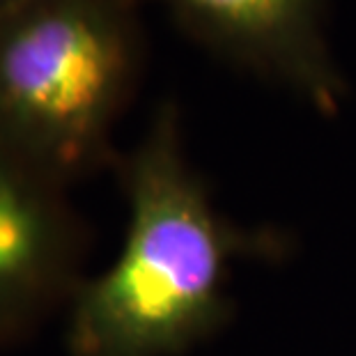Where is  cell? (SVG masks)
Segmentation results:
<instances>
[{
    "label": "cell",
    "instance_id": "cell-5",
    "mask_svg": "<svg viewBox=\"0 0 356 356\" xmlns=\"http://www.w3.org/2000/svg\"><path fill=\"white\" fill-rule=\"evenodd\" d=\"M21 3V0H0V14H5L7 10H12L14 5Z\"/></svg>",
    "mask_w": 356,
    "mask_h": 356
},
{
    "label": "cell",
    "instance_id": "cell-3",
    "mask_svg": "<svg viewBox=\"0 0 356 356\" xmlns=\"http://www.w3.org/2000/svg\"><path fill=\"white\" fill-rule=\"evenodd\" d=\"M179 28L228 63L336 115L347 83L327 37V0H159Z\"/></svg>",
    "mask_w": 356,
    "mask_h": 356
},
{
    "label": "cell",
    "instance_id": "cell-2",
    "mask_svg": "<svg viewBox=\"0 0 356 356\" xmlns=\"http://www.w3.org/2000/svg\"><path fill=\"white\" fill-rule=\"evenodd\" d=\"M140 65L136 0H21L0 14V145L63 186L113 165Z\"/></svg>",
    "mask_w": 356,
    "mask_h": 356
},
{
    "label": "cell",
    "instance_id": "cell-1",
    "mask_svg": "<svg viewBox=\"0 0 356 356\" xmlns=\"http://www.w3.org/2000/svg\"><path fill=\"white\" fill-rule=\"evenodd\" d=\"M129 221L122 248L70 299V356H181L232 320L237 260H280L290 239L225 218L184 152L179 111L159 106L143 138L118 154Z\"/></svg>",
    "mask_w": 356,
    "mask_h": 356
},
{
    "label": "cell",
    "instance_id": "cell-4",
    "mask_svg": "<svg viewBox=\"0 0 356 356\" xmlns=\"http://www.w3.org/2000/svg\"><path fill=\"white\" fill-rule=\"evenodd\" d=\"M81 251L65 186L0 145V345L72 299Z\"/></svg>",
    "mask_w": 356,
    "mask_h": 356
}]
</instances>
